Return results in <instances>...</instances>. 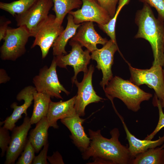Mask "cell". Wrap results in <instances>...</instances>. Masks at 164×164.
Listing matches in <instances>:
<instances>
[{"instance_id":"obj_1","label":"cell","mask_w":164,"mask_h":164,"mask_svg":"<svg viewBox=\"0 0 164 164\" xmlns=\"http://www.w3.org/2000/svg\"><path fill=\"white\" fill-rule=\"evenodd\" d=\"M88 133L90 143L82 154L84 160L92 158L93 162L88 164H130L132 159L128 146L122 145L119 141L118 128H114L110 131V138L103 136L100 130L94 131L89 129Z\"/></svg>"},{"instance_id":"obj_2","label":"cell","mask_w":164,"mask_h":164,"mask_svg":"<svg viewBox=\"0 0 164 164\" xmlns=\"http://www.w3.org/2000/svg\"><path fill=\"white\" fill-rule=\"evenodd\" d=\"M159 17L155 16L151 6L144 3L143 8L136 14L135 22L138 29L135 37L143 38L150 43L154 60L152 65L164 64V23Z\"/></svg>"},{"instance_id":"obj_3","label":"cell","mask_w":164,"mask_h":164,"mask_svg":"<svg viewBox=\"0 0 164 164\" xmlns=\"http://www.w3.org/2000/svg\"><path fill=\"white\" fill-rule=\"evenodd\" d=\"M104 90L113 107L114 106L113 99L117 98L121 100L128 109L134 112L140 110L142 102L149 101L152 96L151 94L145 92L129 80H125L118 76L112 78Z\"/></svg>"},{"instance_id":"obj_4","label":"cell","mask_w":164,"mask_h":164,"mask_svg":"<svg viewBox=\"0 0 164 164\" xmlns=\"http://www.w3.org/2000/svg\"><path fill=\"white\" fill-rule=\"evenodd\" d=\"M30 37L29 33L23 26L9 27L0 48L1 58L14 61L21 56L26 52V45Z\"/></svg>"},{"instance_id":"obj_5","label":"cell","mask_w":164,"mask_h":164,"mask_svg":"<svg viewBox=\"0 0 164 164\" xmlns=\"http://www.w3.org/2000/svg\"><path fill=\"white\" fill-rule=\"evenodd\" d=\"M130 73L129 80L138 86L145 84L155 91L161 101L164 97V73L162 67L152 65L149 69H142L132 67L128 63Z\"/></svg>"},{"instance_id":"obj_6","label":"cell","mask_w":164,"mask_h":164,"mask_svg":"<svg viewBox=\"0 0 164 164\" xmlns=\"http://www.w3.org/2000/svg\"><path fill=\"white\" fill-rule=\"evenodd\" d=\"M56 63L54 57L50 66H44L39 70L38 75L34 77L32 82L38 92L46 93L51 97L63 99L62 91L67 95L70 92L67 91L59 82L56 72Z\"/></svg>"},{"instance_id":"obj_7","label":"cell","mask_w":164,"mask_h":164,"mask_svg":"<svg viewBox=\"0 0 164 164\" xmlns=\"http://www.w3.org/2000/svg\"><path fill=\"white\" fill-rule=\"evenodd\" d=\"M55 19L56 16L49 14L39 25L33 35L35 39L31 48L39 46L43 59L46 56L55 41L64 30L62 24L56 22Z\"/></svg>"},{"instance_id":"obj_8","label":"cell","mask_w":164,"mask_h":164,"mask_svg":"<svg viewBox=\"0 0 164 164\" xmlns=\"http://www.w3.org/2000/svg\"><path fill=\"white\" fill-rule=\"evenodd\" d=\"M53 6V0H40L26 12L15 17L17 26L25 27L33 36L39 25L48 16L49 12Z\"/></svg>"},{"instance_id":"obj_9","label":"cell","mask_w":164,"mask_h":164,"mask_svg":"<svg viewBox=\"0 0 164 164\" xmlns=\"http://www.w3.org/2000/svg\"><path fill=\"white\" fill-rule=\"evenodd\" d=\"M69 44L71 46V50L69 54L55 57L57 66L59 67L67 68L68 65L73 67L74 75L71 80L73 84L79 72L85 73L88 71L87 66L91 58L90 52L87 49L84 51L82 46L78 42L70 40Z\"/></svg>"},{"instance_id":"obj_10","label":"cell","mask_w":164,"mask_h":164,"mask_svg":"<svg viewBox=\"0 0 164 164\" xmlns=\"http://www.w3.org/2000/svg\"><path fill=\"white\" fill-rule=\"evenodd\" d=\"M94 67L91 65L88 71L84 73L83 79L80 82L76 79L74 83L78 88L74 105L77 114L80 117L85 115V110L89 104L101 101L104 99L98 96L94 90L92 84V77Z\"/></svg>"},{"instance_id":"obj_11","label":"cell","mask_w":164,"mask_h":164,"mask_svg":"<svg viewBox=\"0 0 164 164\" xmlns=\"http://www.w3.org/2000/svg\"><path fill=\"white\" fill-rule=\"evenodd\" d=\"M117 50L121 54L118 46L110 39L102 48L91 53V59L96 61V67L99 70L102 71L103 77L100 85L104 90L113 77L111 68L114 63V54Z\"/></svg>"},{"instance_id":"obj_12","label":"cell","mask_w":164,"mask_h":164,"mask_svg":"<svg viewBox=\"0 0 164 164\" xmlns=\"http://www.w3.org/2000/svg\"><path fill=\"white\" fill-rule=\"evenodd\" d=\"M82 7L69 14L73 17L75 23L79 24L87 22H96L98 25H105L111 19L108 12L96 0H82Z\"/></svg>"},{"instance_id":"obj_13","label":"cell","mask_w":164,"mask_h":164,"mask_svg":"<svg viewBox=\"0 0 164 164\" xmlns=\"http://www.w3.org/2000/svg\"><path fill=\"white\" fill-rule=\"evenodd\" d=\"M30 118L25 116L22 124L12 130L10 143L6 152L5 164H14L26 143L28 132L31 128Z\"/></svg>"},{"instance_id":"obj_14","label":"cell","mask_w":164,"mask_h":164,"mask_svg":"<svg viewBox=\"0 0 164 164\" xmlns=\"http://www.w3.org/2000/svg\"><path fill=\"white\" fill-rule=\"evenodd\" d=\"M36 91L35 87L29 86L25 87L17 95L18 101H24V103L20 106H18L16 102H13L11 105V108L13 109L12 114L7 117L2 122H0V125L4 124L3 127L12 131L15 126V123L21 118L22 114H24L27 116V110L31 105L33 100V94Z\"/></svg>"},{"instance_id":"obj_15","label":"cell","mask_w":164,"mask_h":164,"mask_svg":"<svg viewBox=\"0 0 164 164\" xmlns=\"http://www.w3.org/2000/svg\"><path fill=\"white\" fill-rule=\"evenodd\" d=\"M71 40L77 42L82 47H85L90 53L98 49L97 44L103 46L108 41L97 32L92 22L82 23Z\"/></svg>"},{"instance_id":"obj_16","label":"cell","mask_w":164,"mask_h":164,"mask_svg":"<svg viewBox=\"0 0 164 164\" xmlns=\"http://www.w3.org/2000/svg\"><path fill=\"white\" fill-rule=\"evenodd\" d=\"M80 117L76 114L72 117L61 119L60 121L70 131L71 133L70 137L74 144L83 152L89 147L91 140L82 125L85 119Z\"/></svg>"},{"instance_id":"obj_17","label":"cell","mask_w":164,"mask_h":164,"mask_svg":"<svg viewBox=\"0 0 164 164\" xmlns=\"http://www.w3.org/2000/svg\"><path fill=\"white\" fill-rule=\"evenodd\" d=\"M76 99V95L65 101H51L46 116L50 127L58 128V120L72 117L77 114L74 108Z\"/></svg>"},{"instance_id":"obj_18","label":"cell","mask_w":164,"mask_h":164,"mask_svg":"<svg viewBox=\"0 0 164 164\" xmlns=\"http://www.w3.org/2000/svg\"><path fill=\"white\" fill-rule=\"evenodd\" d=\"M118 115L122 123L125 132L126 139L129 144L128 149L132 159L148 149L158 147L164 143V134L162 136H159L158 139L155 140L145 139L141 140L137 138L129 131L122 117L120 114Z\"/></svg>"},{"instance_id":"obj_19","label":"cell","mask_w":164,"mask_h":164,"mask_svg":"<svg viewBox=\"0 0 164 164\" xmlns=\"http://www.w3.org/2000/svg\"><path fill=\"white\" fill-rule=\"evenodd\" d=\"M67 20V24L65 29L56 38L52 46L53 54L55 56L67 54L65 49L66 46L69 40L75 35L77 29L82 24L75 23L73 16L69 13Z\"/></svg>"},{"instance_id":"obj_20","label":"cell","mask_w":164,"mask_h":164,"mask_svg":"<svg viewBox=\"0 0 164 164\" xmlns=\"http://www.w3.org/2000/svg\"><path fill=\"white\" fill-rule=\"evenodd\" d=\"M50 127L47 118L45 117L36 124L35 127L31 131L29 139L36 153H38L42 147L48 143V131Z\"/></svg>"},{"instance_id":"obj_21","label":"cell","mask_w":164,"mask_h":164,"mask_svg":"<svg viewBox=\"0 0 164 164\" xmlns=\"http://www.w3.org/2000/svg\"><path fill=\"white\" fill-rule=\"evenodd\" d=\"M51 96L45 93L36 91L33 94L34 104L32 114L30 118L31 125L36 124L46 116L51 100Z\"/></svg>"},{"instance_id":"obj_22","label":"cell","mask_w":164,"mask_h":164,"mask_svg":"<svg viewBox=\"0 0 164 164\" xmlns=\"http://www.w3.org/2000/svg\"><path fill=\"white\" fill-rule=\"evenodd\" d=\"M130 164H164V143L160 147L151 148L131 160Z\"/></svg>"},{"instance_id":"obj_23","label":"cell","mask_w":164,"mask_h":164,"mask_svg":"<svg viewBox=\"0 0 164 164\" xmlns=\"http://www.w3.org/2000/svg\"><path fill=\"white\" fill-rule=\"evenodd\" d=\"M53 10L56 14V21L62 24L66 15L73 9H79L82 5V0H53Z\"/></svg>"},{"instance_id":"obj_24","label":"cell","mask_w":164,"mask_h":164,"mask_svg":"<svg viewBox=\"0 0 164 164\" xmlns=\"http://www.w3.org/2000/svg\"><path fill=\"white\" fill-rule=\"evenodd\" d=\"M40 0H18L10 3L0 2V8L15 17L31 8Z\"/></svg>"},{"instance_id":"obj_25","label":"cell","mask_w":164,"mask_h":164,"mask_svg":"<svg viewBox=\"0 0 164 164\" xmlns=\"http://www.w3.org/2000/svg\"><path fill=\"white\" fill-rule=\"evenodd\" d=\"M130 0H119L118 6L116 9L115 13L110 21L105 25H99V27L104 32L116 45H118L115 32V28L118 15L122 8L125 5L128 4Z\"/></svg>"},{"instance_id":"obj_26","label":"cell","mask_w":164,"mask_h":164,"mask_svg":"<svg viewBox=\"0 0 164 164\" xmlns=\"http://www.w3.org/2000/svg\"><path fill=\"white\" fill-rule=\"evenodd\" d=\"M35 151L30 140L27 139L26 143L16 164H31L32 163L35 156Z\"/></svg>"},{"instance_id":"obj_27","label":"cell","mask_w":164,"mask_h":164,"mask_svg":"<svg viewBox=\"0 0 164 164\" xmlns=\"http://www.w3.org/2000/svg\"><path fill=\"white\" fill-rule=\"evenodd\" d=\"M153 103L154 106L157 107L158 108L159 119L158 124L154 131L151 134L148 135L145 138L148 140H152L157 133L164 127V113L160 101L155 94L153 98Z\"/></svg>"},{"instance_id":"obj_28","label":"cell","mask_w":164,"mask_h":164,"mask_svg":"<svg viewBox=\"0 0 164 164\" xmlns=\"http://www.w3.org/2000/svg\"><path fill=\"white\" fill-rule=\"evenodd\" d=\"M9 130L0 126V147L1 149V156H3L7 151L10 143L11 137Z\"/></svg>"},{"instance_id":"obj_29","label":"cell","mask_w":164,"mask_h":164,"mask_svg":"<svg viewBox=\"0 0 164 164\" xmlns=\"http://www.w3.org/2000/svg\"><path fill=\"white\" fill-rule=\"evenodd\" d=\"M99 5L109 14L111 18L114 16L119 0H96Z\"/></svg>"},{"instance_id":"obj_30","label":"cell","mask_w":164,"mask_h":164,"mask_svg":"<svg viewBox=\"0 0 164 164\" xmlns=\"http://www.w3.org/2000/svg\"><path fill=\"white\" fill-rule=\"evenodd\" d=\"M154 8L158 12L159 18L164 21V0H138Z\"/></svg>"},{"instance_id":"obj_31","label":"cell","mask_w":164,"mask_h":164,"mask_svg":"<svg viewBox=\"0 0 164 164\" xmlns=\"http://www.w3.org/2000/svg\"><path fill=\"white\" fill-rule=\"evenodd\" d=\"M49 147V143L45 145L43 149L39 154L35 156L33 160V164H48L47 161V153Z\"/></svg>"},{"instance_id":"obj_32","label":"cell","mask_w":164,"mask_h":164,"mask_svg":"<svg viewBox=\"0 0 164 164\" xmlns=\"http://www.w3.org/2000/svg\"><path fill=\"white\" fill-rule=\"evenodd\" d=\"M47 159L51 164H64L62 156L58 151L54 152L51 156H47Z\"/></svg>"},{"instance_id":"obj_33","label":"cell","mask_w":164,"mask_h":164,"mask_svg":"<svg viewBox=\"0 0 164 164\" xmlns=\"http://www.w3.org/2000/svg\"><path fill=\"white\" fill-rule=\"evenodd\" d=\"M11 23L10 20H6L3 22H0V41L5 37L9 27L8 25Z\"/></svg>"},{"instance_id":"obj_34","label":"cell","mask_w":164,"mask_h":164,"mask_svg":"<svg viewBox=\"0 0 164 164\" xmlns=\"http://www.w3.org/2000/svg\"><path fill=\"white\" fill-rule=\"evenodd\" d=\"M9 77L8 76L5 71L2 69H0V83L6 82L9 80Z\"/></svg>"},{"instance_id":"obj_35","label":"cell","mask_w":164,"mask_h":164,"mask_svg":"<svg viewBox=\"0 0 164 164\" xmlns=\"http://www.w3.org/2000/svg\"><path fill=\"white\" fill-rule=\"evenodd\" d=\"M160 102L162 108H164V97L162 100L160 101Z\"/></svg>"},{"instance_id":"obj_36","label":"cell","mask_w":164,"mask_h":164,"mask_svg":"<svg viewBox=\"0 0 164 164\" xmlns=\"http://www.w3.org/2000/svg\"><path fill=\"white\" fill-rule=\"evenodd\" d=\"M163 67V71H164V64Z\"/></svg>"}]
</instances>
